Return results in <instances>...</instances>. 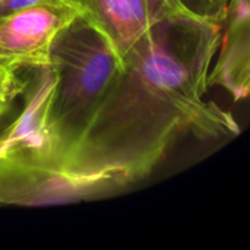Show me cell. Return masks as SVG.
I'll return each instance as SVG.
<instances>
[{
    "label": "cell",
    "mask_w": 250,
    "mask_h": 250,
    "mask_svg": "<svg viewBox=\"0 0 250 250\" xmlns=\"http://www.w3.org/2000/svg\"><path fill=\"white\" fill-rule=\"evenodd\" d=\"M80 14L73 0H39L0 17V63L19 70L49 65L51 42Z\"/></svg>",
    "instance_id": "cell-4"
},
{
    "label": "cell",
    "mask_w": 250,
    "mask_h": 250,
    "mask_svg": "<svg viewBox=\"0 0 250 250\" xmlns=\"http://www.w3.org/2000/svg\"><path fill=\"white\" fill-rule=\"evenodd\" d=\"M19 68L0 63V116L9 111L10 106L26 88L27 80Z\"/></svg>",
    "instance_id": "cell-7"
},
{
    "label": "cell",
    "mask_w": 250,
    "mask_h": 250,
    "mask_svg": "<svg viewBox=\"0 0 250 250\" xmlns=\"http://www.w3.org/2000/svg\"><path fill=\"white\" fill-rule=\"evenodd\" d=\"M28 73L23 106L0 132V204L53 203L55 171L45 133V114L54 82L50 65Z\"/></svg>",
    "instance_id": "cell-3"
},
{
    "label": "cell",
    "mask_w": 250,
    "mask_h": 250,
    "mask_svg": "<svg viewBox=\"0 0 250 250\" xmlns=\"http://www.w3.org/2000/svg\"><path fill=\"white\" fill-rule=\"evenodd\" d=\"M249 0H231L225 21H229L220 58L209 73V84L224 87L234 100L249 93Z\"/></svg>",
    "instance_id": "cell-6"
},
{
    "label": "cell",
    "mask_w": 250,
    "mask_h": 250,
    "mask_svg": "<svg viewBox=\"0 0 250 250\" xmlns=\"http://www.w3.org/2000/svg\"><path fill=\"white\" fill-rule=\"evenodd\" d=\"M186 12L205 21L222 24L231 0H178Z\"/></svg>",
    "instance_id": "cell-8"
},
{
    "label": "cell",
    "mask_w": 250,
    "mask_h": 250,
    "mask_svg": "<svg viewBox=\"0 0 250 250\" xmlns=\"http://www.w3.org/2000/svg\"><path fill=\"white\" fill-rule=\"evenodd\" d=\"M39 0H0V17L16 12L27 6L36 4Z\"/></svg>",
    "instance_id": "cell-9"
},
{
    "label": "cell",
    "mask_w": 250,
    "mask_h": 250,
    "mask_svg": "<svg viewBox=\"0 0 250 250\" xmlns=\"http://www.w3.org/2000/svg\"><path fill=\"white\" fill-rule=\"evenodd\" d=\"M120 59L156 23L186 12L178 0H73Z\"/></svg>",
    "instance_id": "cell-5"
},
{
    "label": "cell",
    "mask_w": 250,
    "mask_h": 250,
    "mask_svg": "<svg viewBox=\"0 0 250 250\" xmlns=\"http://www.w3.org/2000/svg\"><path fill=\"white\" fill-rule=\"evenodd\" d=\"M49 65L54 82L45 133L56 181L119 75L121 59L106 37L80 14L53 39Z\"/></svg>",
    "instance_id": "cell-2"
},
{
    "label": "cell",
    "mask_w": 250,
    "mask_h": 250,
    "mask_svg": "<svg viewBox=\"0 0 250 250\" xmlns=\"http://www.w3.org/2000/svg\"><path fill=\"white\" fill-rule=\"evenodd\" d=\"M221 28L182 12L134 44L59 172L53 203L102 197L144 180L186 133L202 141L239 133L231 112L203 99Z\"/></svg>",
    "instance_id": "cell-1"
}]
</instances>
